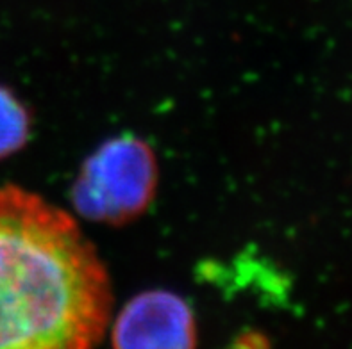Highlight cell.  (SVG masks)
Here are the masks:
<instances>
[{
	"label": "cell",
	"instance_id": "1",
	"mask_svg": "<svg viewBox=\"0 0 352 349\" xmlns=\"http://www.w3.org/2000/svg\"><path fill=\"white\" fill-rule=\"evenodd\" d=\"M111 289L76 221L0 187V349H80L106 333Z\"/></svg>",
	"mask_w": 352,
	"mask_h": 349
},
{
	"label": "cell",
	"instance_id": "4",
	"mask_svg": "<svg viewBox=\"0 0 352 349\" xmlns=\"http://www.w3.org/2000/svg\"><path fill=\"white\" fill-rule=\"evenodd\" d=\"M29 136V116L8 89L0 88V159L20 150Z\"/></svg>",
	"mask_w": 352,
	"mask_h": 349
},
{
	"label": "cell",
	"instance_id": "3",
	"mask_svg": "<svg viewBox=\"0 0 352 349\" xmlns=\"http://www.w3.org/2000/svg\"><path fill=\"white\" fill-rule=\"evenodd\" d=\"M113 344L116 348H193L195 319L186 301L174 292H143L116 317Z\"/></svg>",
	"mask_w": 352,
	"mask_h": 349
},
{
	"label": "cell",
	"instance_id": "2",
	"mask_svg": "<svg viewBox=\"0 0 352 349\" xmlns=\"http://www.w3.org/2000/svg\"><path fill=\"white\" fill-rule=\"evenodd\" d=\"M157 182L154 152L134 136L104 143L80 169L72 189L82 216L104 223H125L148 207Z\"/></svg>",
	"mask_w": 352,
	"mask_h": 349
}]
</instances>
